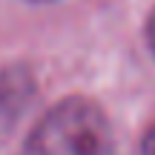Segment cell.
<instances>
[{"instance_id":"obj_4","label":"cell","mask_w":155,"mask_h":155,"mask_svg":"<svg viewBox=\"0 0 155 155\" xmlns=\"http://www.w3.org/2000/svg\"><path fill=\"white\" fill-rule=\"evenodd\" d=\"M147 43H150V49L155 55V12L150 15V20H147Z\"/></svg>"},{"instance_id":"obj_3","label":"cell","mask_w":155,"mask_h":155,"mask_svg":"<svg viewBox=\"0 0 155 155\" xmlns=\"http://www.w3.org/2000/svg\"><path fill=\"white\" fill-rule=\"evenodd\" d=\"M141 155H155V124L144 132V138H141Z\"/></svg>"},{"instance_id":"obj_5","label":"cell","mask_w":155,"mask_h":155,"mask_svg":"<svg viewBox=\"0 0 155 155\" xmlns=\"http://www.w3.org/2000/svg\"><path fill=\"white\" fill-rule=\"evenodd\" d=\"M26 3H52V0H26Z\"/></svg>"},{"instance_id":"obj_1","label":"cell","mask_w":155,"mask_h":155,"mask_svg":"<svg viewBox=\"0 0 155 155\" xmlns=\"http://www.w3.org/2000/svg\"><path fill=\"white\" fill-rule=\"evenodd\" d=\"M29 155H115V132L95 101L63 98L32 129Z\"/></svg>"},{"instance_id":"obj_2","label":"cell","mask_w":155,"mask_h":155,"mask_svg":"<svg viewBox=\"0 0 155 155\" xmlns=\"http://www.w3.org/2000/svg\"><path fill=\"white\" fill-rule=\"evenodd\" d=\"M32 95V78L26 69H9L0 75V121H12Z\"/></svg>"}]
</instances>
